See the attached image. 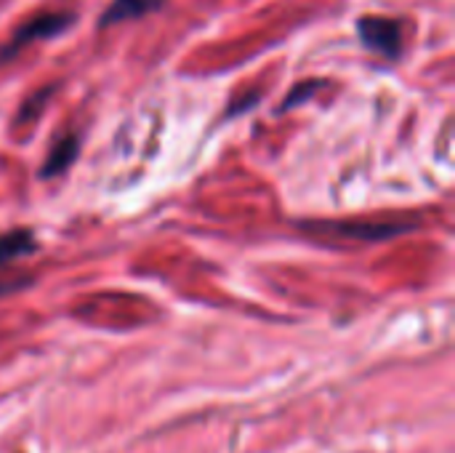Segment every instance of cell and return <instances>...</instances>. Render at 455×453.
<instances>
[{"label":"cell","mask_w":455,"mask_h":453,"mask_svg":"<svg viewBox=\"0 0 455 453\" xmlns=\"http://www.w3.org/2000/svg\"><path fill=\"white\" fill-rule=\"evenodd\" d=\"M75 21V13L69 11H40L35 16H29L27 21H21L13 35L0 43V64L16 59L27 45L37 43V40H48V37H56L61 35L64 29H69Z\"/></svg>","instance_id":"1"},{"label":"cell","mask_w":455,"mask_h":453,"mask_svg":"<svg viewBox=\"0 0 455 453\" xmlns=\"http://www.w3.org/2000/svg\"><path fill=\"white\" fill-rule=\"evenodd\" d=\"M307 232H325L333 238H347V240H392L397 235H405L411 230H416L413 222H307L301 224Z\"/></svg>","instance_id":"2"},{"label":"cell","mask_w":455,"mask_h":453,"mask_svg":"<svg viewBox=\"0 0 455 453\" xmlns=\"http://www.w3.org/2000/svg\"><path fill=\"white\" fill-rule=\"evenodd\" d=\"M357 35L363 45L384 59H397L403 53L405 43V27L400 19L389 16H360L357 19Z\"/></svg>","instance_id":"3"},{"label":"cell","mask_w":455,"mask_h":453,"mask_svg":"<svg viewBox=\"0 0 455 453\" xmlns=\"http://www.w3.org/2000/svg\"><path fill=\"white\" fill-rule=\"evenodd\" d=\"M165 5V0H112L104 13L99 16V27H115V24H125L133 19H144L155 11H160Z\"/></svg>","instance_id":"4"},{"label":"cell","mask_w":455,"mask_h":453,"mask_svg":"<svg viewBox=\"0 0 455 453\" xmlns=\"http://www.w3.org/2000/svg\"><path fill=\"white\" fill-rule=\"evenodd\" d=\"M77 152H80V136H77V133L69 131V133L59 136V139L51 144L45 163L40 166V179L61 176V174L77 160Z\"/></svg>","instance_id":"5"},{"label":"cell","mask_w":455,"mask_h":453,"mask_svg":"<svg viewBox=\"0 0 455 453\" xmlns=\"http://www.w3.org/2000/svg\"><path fill=\"white\" fill-rule=\"evenodd\" d=\"M37 251V240H35V232L32 230H11L5 235H0V264H8V262H16L21 256H29Z\"/></svg>","instance_id":"6"},{"label":"cell","mask_w":455,"mask_h":453,"mask_svg":"<svg viewBox=\"0 0 455 453\" xmlns=\"http://www.w3.org/2000/svg\"><path fill=\"white\" fill-rule=\"evenodd\" d=\"M320 85H323L320 80H312V83H301V85H296V88L291 91V96L280 104V112H288V109H293L296 104H301V101L312 99V96L317 93V88H320Z\"/></svg>","instance_id":"7"},{"label":"cell","mask_w":455,"mask_h":453,"mask_svg":"<svg viewBox=\"0 0 455 453\" xmlns=\"http://www.w3.org/2000/svg\"><path fill=\"white\" fill-rule=\"evenodd\" d=\"M259 101V93H248L245 99H237L232 107H229V112H227V117H235V115H240V112H248L253 104Z\"/></svg>","instance_id":"8"},{"label":"cell","mask_w":455,"mask_h":453,"mask_svg":"<svg viewBox=\"0 0 455 453\" xmlns=\"http://www.w3.org/2000/svg\"><path fill=\"white\" fill-rule=\"evenodd\" d=\"M29 283H32L29 278H19V280H0V296H5V294H16V291L27 288Z\"/></svg>","instance_id":"9"}]
</instances>
